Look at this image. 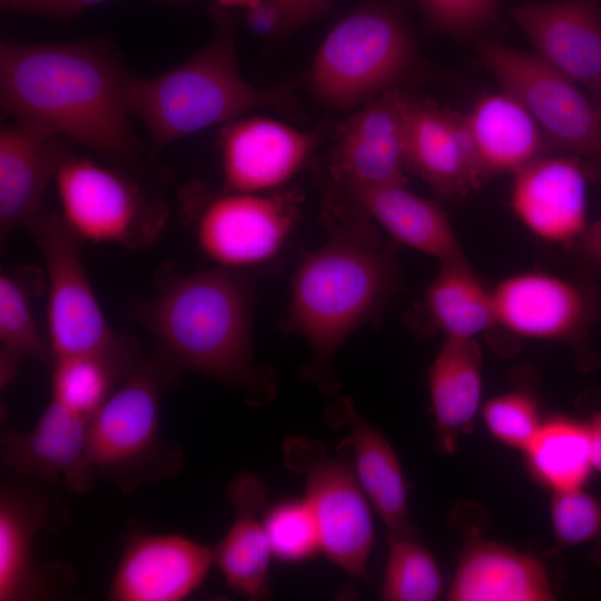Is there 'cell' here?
I'll use <instances>...</instances> for the list:
<instances>
[{"mask_svg":"<svg viewBox=\"0 0 601 601\" xmlns=\"http://www.w3.org/2000/svg\"><path fill=\"white\" fill-rule=\"evenodd\" d=\"M482 354L476 339L444 338L428 371V388L441 446L452 452L472 428L482 400Z\"/></svg>","mask_w":601,"mask_h":601,"instance_id":"cell-27","label":"cell"},{"mask_svg":"<svg viewBox=\"0 0 601 601\" xmlns=\"http://www.w3.org/2000/svg\"><path fill=\"white\" fill-rule=\"evenodd\" d=\"M411 97L400 88L384 91L345 119L329 152L328 181L339 187L406 185Z\"/></svg>","mask_w":601,"mask_h":601,"instance_id":"cell-12","label":"cell"},{"mask_svg":"<svg viewBox=\"0 0 601 601\" xmlns=\"http://www.w3.org/2000/svg\"><path fill=\"white\" fill-rule=\"evenodd\" d=\"M246 11L247 22L256 33L272 35L284 31L280 13L268 0H260Z\"/></svg>","mask_w":601,"mask_h":601,"instance_id":"cell-39","label":"cell"},{"mask_svg":"<svg viewBox=\"0 0 601 601\" xmlns=\"http://www.w3.org/2000/svg\"><path fill=\"white\" fill-rule=\"evenodd\" d=\"M430 27L457 37H471L491 26L499 0H417Z\"/></svg>","mask_w":601,"mask_h":601,"instance_id":"cell-36","label":"cell"},{"mask_svg":"<svg viewBox=\"0 0 601 601\" xmlns=\"http://www.w3.org/2000/svg\"><path fill=\"white\" fill-rule=\"evenodd\" d=\"M130 78L92 41L0 47L2 112L110 160L130 159L139 150L129 120Z\"/></svg>","mask_w":601,"mask_h":601,"instance_id":"cell-2","label":"cell"},{"mask_svg":"<svg viewBox=\"0 0 601 601\" xmlns=\"http://www.w3.org/2000/svg\"><path fill=\"white\" fill-rule=\"evenodd\" d=\"M288 93L286 88L256 87L243 77L231 23L221 19L210 41L189 59L155 77L131 76L128 104L131 116L162 147L258 108L283 107Z\"/></svg>","mask_w":601,"mask_h":601,"instance_id":"cell-4","label":"cell"},{"mask_svg":"<svg viewBox=\"0 0 601 601\" xmlns=\"http://www.w3.org/2000/svg\"><path fill=\"white\" fill-rule=\"evenodd\" d=\"M490 433L503 444L524 450L539 431V406L525 392L512 391L487 401L482 408Z\"/></svg>","mask_w":601,"mask_h":601,"instance_id":"cell-35","label":"cell"},{"mask_svg":"<svg viewBox=\"0 0 601 601\" xmlns=\"http://www.w3.org/2000/svg\"><path fill=\"white\" fill-rule=\"evenodd\" d=\"M111 0H0L2 8L14 12L35 13L53 18H70L96 4ZM175 3L180 0H155Z\"/></svg>","mask_w":601,"mask_h":601,"instance_id":"cell-37","label":"cell"},{"mask_svg":"<svg viewBox=\"0 0 601 601\" xmlns=\"http://www.w3.org/2000/svg\"><path fill=\"white\" fill-rule=\"evenodd\" d=\"M53 181L60 216L81 240L142 248L165 229L166 205L129 175L93 158L69 152Z\"/></svg>","mask_w":601,"mask_h":601,"instance_id":"cell-9","label":"cell"},{"mask_svg":"<svg viewBox=\"0 0 601 601\" xmlns=\"http://www.w3.org/2000/svg\"><path fill=\"white\" fill-rule=\"evenodd\" d=\"M90 421L50 398L31 431L2 430L1 463L18 476L82 494L97 482L87 462Z\"/></svg>","mask_w":601,"mask_h":601,"instance_id":"cell-17","label":"cell"},{"mask_svg":"<svg viewBox=\"0 0 601 601\" xmlns=\"http://www.w3.org/2000/svg\"><path fill=\"white\" fill-rule=\"evenodd\" d=\"M177 372L158 355L144 359L91 417L87 462L96 481L129 493L176 476L184 454L160 431V402Z\"/></svg>","mask_w":601,"mask_h":601,"instance_id":"cell-5","label":"cell"},{"mask_svg":"<svg viewBox=\"0 0 601 601\" xmlns=\"http://www.w3.org/2000/svg\"><path fill=\"white\" fill-rule=\"evenodd\" d=\"M273 555L283 562L305 561L322 552L319 529L313 511L302 500H285L263 513Z\"/></svg>","mask_w":601,"mask_h":601,"instance_id":"cell-33","label":"cell"},{"mask_svg":"<svg viewBox=\"0 0 601 601\" xmlns=\"http://www.w3.org/2000/svg\"><path fill=\"white\" fill-rule=\"evenodd\" d=\"M224 7H237L248 10L256 6L260 0H214Z\"/></svg>","mask_w":601,"mask_h":601,"instance_id":"cell-42","label":"cell"},{"mask_svg":"<svg viewBox=\"0 0 601 601\" xmlns=\"http://www.w3.org/2000/svg\"><path fill=\"white\" fill-rule=\"evenodd\" d=\"M29 233L43 254L47 269L48 342L53 359L97 356L128 376L144 358L136 345L107 322L81 260L82 240L60 214L46 210Z\"/></svg>","mask_w":601,"mask_h":601,"instance_id":"cell-7","label":"cell"},{"mask_svg":"<svg viewBox=\"0 0 601 601\" xmlns=\"http://www.w3.org/2000/svg\"><path fill=\"white\" fill-rule=\"evenodd\" d=\"M584 422L589 435L592 467L601 475V410L593 412Z\"/></svg>","mask_w":601,"mask_h":601,"instance_id":"cell-41","label":"cell"},{"mask_svg":"<svg viewBox=\"0 0 601 601\" xmlns=\"http://www.w3.org/2000/svg\"><path fill=\"white\" fill-rule=\"evenodd\" d=\"M253 300V285L242 270L217 266L170 273L141 306L140 317L155 339L156 355L176 372L208 375L264 405L275 396L276 378L254 359Z\"/></svg>","mask_w":601,"mask_h":601,"instance_id":"cell-3","label":"cell"},{"mask_svg":"<svg viewBox=\"0 0 601 601\" xmlns=\"http://www.w3.org/2000/svg\"><path fill=\"white\" fill-rule=\"evenodd\" d=\"M406 152L410 173L442 197L482 186L465 117L450 109L411 97Z\"/></svg>","mask_w":601,"mask_h":601,"instance_id":"cell-21","label":"cell"},{"mask_svg":"<svg viewBox=\"0 0 601 601\" xmlns=\"http://www.w3.org/2000/svg\"><path fill=\"white\" fill-rule=\"evenodd\" d=\"M589 260L601 265V218L588 228L574 245Z\"/></svg>","mask_w":601,"mask_h":601,"instance_id":"cell-40","label":"cell"},{"mask_svg":"<svg viewBox=\"0 0 601 601\" xmlns=\"http://www.w3.org/2000/svg\"><path fill=\"white\" fill-rule=\"evenodd\" d=\"M282 452L285 465L303 477L304 499L316 519L322 552L349 575H364L374 528L370 501L353 465L305 435L288 436Z\"/></svg>","mask_w":601,"mask_h":601,"instance_id":"cell-11","label":"cell"},{"mask_svg":"<svg viewBox=\"0 0 601 601\" xmlns=\"http://www.w3.org/2000/svg\"><path fill=\"white\" fill-rule=\"evenodd\" d=\"M318 139V132L260 116H243L220 126L221 189L266 193L279 188L304 166Z\"/></svg>","mask_w":601,"mask_h":601,"instance_id":"cell-13","label":"cell"},{"mask_svg":"<svg viewBox=\"0 0 601 601\" xmlns=\"http://www.w3.org/2000/svg\"><path fill=\"white\" fill-rule=\"evenodd\" d=\"M495 326L530 339L579 343L595 307L579 284L543 272L514 274L492 290Z\"/></svg>","mask_w":601,"mask_h":601,"instance_id":"cell-14","label":"cell"},{"mask_svg":"<svg viewBox=\"0 0 601 601\" xmlns=\"http://www.w3.org/2000/svg\"><path fill=\"white\" fill-rule=\"evenodd\" d=\"M425 308L444 338L476 339L495 326L492 292L473 273L469 262H442L424 295Z\"/></svg>","mask_w":601,"mask_h":601,"instance_id":"cell-28","label":"cell"},{"mask_svg":"<svg viewBox=\"0 0 601 601\" xmlns=\"http://www.w3.org/2000/svg\"><path fill=\"white\" fill-rule=\"evenodd\" d=\"M534 55L583 89L601 92V0H551L511 9Z\"/></svg>","mask_w":601,"mask_h":601,"instance_id":"cell-18","label":"cell"},{"mask_svg":"<svg viewBox=\"0 0 601 601\" xmlns=\"http://www.w3.org/2000/svg\"><path fill=\"white\" fill-rule=\"evenodd\" d=\"M551 523L561 546H592L601 563V500L584 487L553 492Z\"/></svg>","mask_w":601,"mask_h":601,"instance_id":"cell-34","label":"cell"},{"mask_svg":"<svg viewBox=\"0 0 601 601\" xmlns=\"http://www.w3.org/2000/svg\"><path fill=\"white\" fill-rule=\"evenodd\" d=\"M268 487L257 475L242 472L230 480L227 494L235 510L230 528L213 549L214 564L227 587L250 600L269 597L273 555L263 523Z\"/></svg>","mask_w":601,"mask_h":601,"instance_id":"cell-23","label":"cell"},{"mask_svg":"<svg viewBox=\"0 0 601 601\" xmlns=\"http://www.w3.org/2000/svg\"><path fill=\"white\" fill-rule=\"evenodd\" d=\"M482 60L530 111L549 145L581 159L601 183V106L534 53L481 40Z\"/></svg>","mask_w":601,"mask_h":601,"instance_id":"cell-10","label":"cell"},{"mask_svg":"<svg viewBox=\"0 0 601 601\" xmlns=\"http://www.w3.org/2000/svg\"><path fill=\"white\" fill-rule=\"evenodd\" d=\"M36 277L32 269L24 268L0 275L1 387L11 381L23 358L43 363L53 361L49 342L41 337L32 314Z\"/></svg>","mask_w":601,"mask_h":601,"instance_id":"cell-30","label":"cell"},{"mask_svg":"<svg viewBox=\"0 0 601 601\" xmlns=\"http://www.w3.org/2000/svg\"><path fill=\"white\" fill-rule=\"evenodd\" d=\"M414 62V41L402 14L390 4L368 1L328 31L314 57L308 83L326 106L356 108L398 88Z\"/></svg>","mask_w":601,"mask_h":601,"instance_id":"cell-6","label":"cell"},{"mask_svg":"<svg viewBox=\"0 0 601 601\" xmlns=\"http://www.w3.org/2000/svg\"><path fill=\"white\" fill-rule=\"evenodd\" d=\"M322 221L326 239L294 275L283 328L309 345L303 377L332 396L339 387L335 357L353 332L382 316L396 289L397 265L376 223L327 180Z\"/></svg>","mask_w":601,"mask_h":601,"instance_id":"cell-1","label":"cell"},{"mask_svg":"<svg viewBox=\"0 0 601 601\" xmlns=\"http://www.w3.org/2000/svg\"><path fill=\"white\" fill-rule=\"evenodd\" d=\"M337 187L396 242L441 263L466 259L443 209L405 185Z\"/></svg>","mask_w":601,"mask_h":601,"instance_id":"cell-26","label":"cell"},{"mask_svg":"<svg viewBox=\"0 0 601 601\" xmlns=\"http://www.w3.org/2000/svg\"><path fill=\"white\" fill-rule=\"evenodd\" d=\"M464 117L482 185L546 154L549 144L533 116L506 90L482 95Z\"/></svg>","mask_w":601,"mask_h":601,"instance_id":"cell-24","label":"cell"},{"mask_svg":"<svg viewBox=\"0 0 601 601\" xmlns=\"http://www.w3.org/2000/svg\"><path fill=\"white\" fill-rule=\"evenodd\" d=\"M213 549L175 533L134 532L111 578V601H181L205 581Z\"/></svg>","mask_w":601,"mask_h":601,"instance_id":"cell-16","label":"cell"},{"mask_svg":"<svg viewBox=\"0 0 601 601\" xmlns=\"http://www.w3.org/2000/svg\"><path fill=\"white\" fill-rule=\"evenodd\" d=\"M553 599L543 563L510 546L472 539L447 593L451 601H549Z\"/></svg>","mask_w":601,"mask_h":601,"instance_id":"cell-25","label":"cell"},{"mask_svg":"<svg viewBox=\"0 0 601 601\" xmlns=\"http://www.w3.org/2000/svg\"><path fill=\"white\" fill-rule=\"evenodd\" d=\"M70 141L38 126L13 121L0 130V238L30 231L45 213L48 185L71 149Z\"/></svg>","mask_w":601,"mask_h":601,"instance_id":"cell-19","label":"cell"},{"mask_svg":"<svg viewBox=\"0 0 601 601\" xmlns=\"http://www.w3.org/2000/svg\"><path fill=\"white\" fill-rule=\"evenodd\" d=\"M443 590V578L432 553L416 531L388 535L381 598L386 601H433Z\"/></svg>","mask_w":601,"mask_h":601,"instance_id":"cell-31","label":"cell"},{"mask_svg":"<svg viewBox=\"0 0 601 601\" xmlns=\"http://www.w3.org/2000/svg\"><path fill=\"white\" fill-rule=\"evenodd\" d=\"M523 452L534 476L552 492L584 487L593 472L585 422L574 418L542 423Z\"/></svg>","mask_w":601,"mask_h":601,"instance_id":"cell-29","label":"cell"},{"mask_svg":"<svg viewBox=\"0 0 601 601\" xmlns=\"http://www.w3.org/2000/svg\"><path fill=\"white\" fill-rule=\"evenodd\" d=\"M296 190H209L190 184L179 194L180 211L198 247L218 267L243 270L274 258L299 214Z\"/></svg>","mask_w":601,"mask_h":601,"instance_id":"cell-8","label":"cell"},{"mask_svg":"<svg viewBox=\"0 0 601 601\" xmlns=\"http://www.w3.org/2000/svg\"><path fill=\"white\" fill-rule=\"evenodd\" d=\"M30 477L6 483L0 491V601L56 597L51 578L36 565L35 536L55 523L57 496Z\"/></svg>","mask_w":601,"mask_h":601,"instance_id":"cell-20","label":"cell"},{"mask_svg":"<svg viewBox=\"0 0 601 601\" xmlns=\"http://www.w3.org/2000/svg\"><path fill=\"white\" fill-rule=\"evenodd\" d=\"M280 13L284 31L321 18L332 9L333 0H268Z\"/></svg>","mask_w":601,"mask_h":601,"instance_id":"cell-38","label":"cell"},{"mask_svg":"<svg viewBox=\"0 0 601 601\" xmlns=\"http://www.w3.org/2000/svg\"><path fill=\"white\" fill-rule=\"evenodd\" d=\"M511 205L536 237L574 246L588 228L589 167L571 155H542L513 174Z\"/></svg>","mask_w":601,"mask_h":601,"instance_id":"cell-15","label":"cell"},{"mask_svg":"<svg viewBox=\"0 0 601 601\" xmlns=\"http://www.w3.org/2000/svg\"><path fill=\"white\" fill-rule=\"evenodd\" d=\"M599 96H600V99L598 100V102H599L600 106H601V92L599 93Z\"/></svg>","mask_w":601,"mask_h":601,"instance_id":"cell-43","label":"cell"},{"mask_svg":"<svg viewBox=\"0 0 601 601\" xmlns=\"http://www.w3.org/2000/svg\"><path fill=\"white\" fill-rule=\"evenodd\" d=\"M326 421L345 427L348 435L339 446L351 447L353 467L388 535L415 531L408 521L407 491L400 460L382 432L359 414L349 397H341L326 410Z\"/></svg>","mask_w":601,"mask_h":601,"instance_id":"cell-22","label":"cell"},{"mask_svg":"<svg viewBox=\"0 0 601 601\" xmlns=\"http://www.w3.org/2000/svg\"><path fill=\"white\" fill-rule=\"evenodd\" d=\"M51 398L91 418L127 376L108 361L89 355L53 359Z\"/></svg>","mask_w":601,"mask_h":601,"instance_id":"cell-32","label":"cell"}]
</instances>
